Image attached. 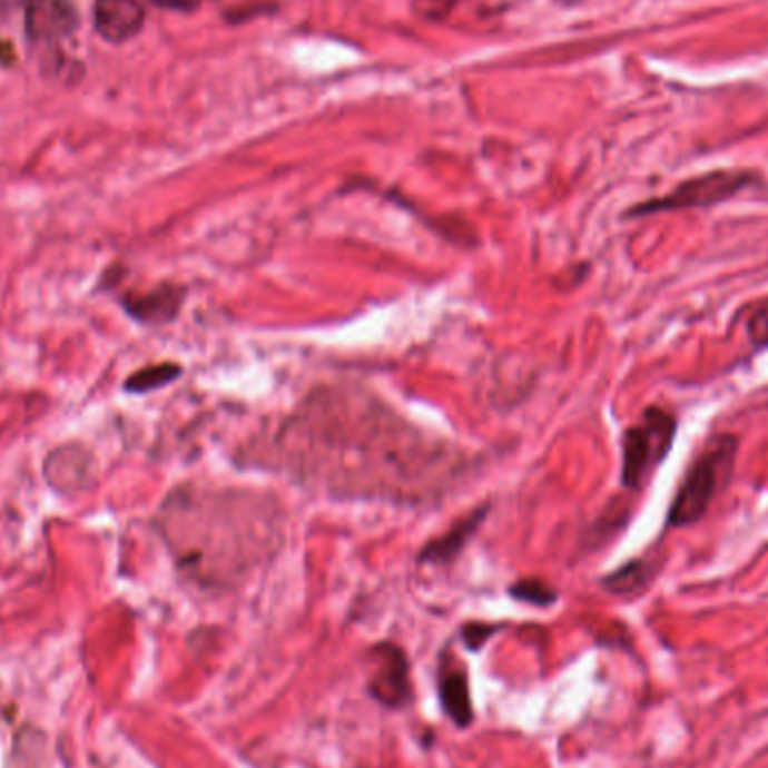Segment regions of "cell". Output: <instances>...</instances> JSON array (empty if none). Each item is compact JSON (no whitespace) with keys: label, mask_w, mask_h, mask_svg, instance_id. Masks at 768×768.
Instances as JSON below:
<instances>
[{"label":"cell","mask_w":768,"mask_h":768,"mask_svg":"<svg viewBox=\"0 0 768 768\" xmlns=\"http://www.w3.org/2000/svg\"><path fill=\"white\" fill-rule=\"evenodd\" d=\"M26 26L32 39L55 41L77 28V12L70 0H30Z\"/></svg>","instance_id":"obj_8"},{"label":"cell","mask_w":768,"mask_h":768,"mask_svg":"<svg viewBox=\"0 0 768 768\" xmlns=\"http://www.w3.org/2000/svg\"><path fill=\"white\" fill-rule=\"evenodd\" d=\"M439 690H441V703L447 717L459 728H467L474 719V710L470 701V686H467L465 670L461 666H443Z\"/></svg>","instance_id":"obj_10"},{"label":"cell","mask_w":768,"mask_h":768,"mask_svg":"<svg viewBox=\"0 0 768 768\" xmlns=\"http://www.w3.org/2000/svg\"><path fill=\"white\" fill-rule=\"evenodd\" d=\"M282 447L299 476L331 492L403 503L434 494L450 463L441 445L427 443L387 407L368 396L355 401L348 392L311 396L284 425Z\"/></svg>","instance_id":"obj_1"},{"label":"cell","mask_w":768,"mask_h":768,"mask_svg":"<svg viewBox=\"0 0 768 768\" xmlns=\"http://www.w3.org/2000/svg\"><path fill=\"white\" fill-rule=\"evenodd\" d=\"M677 434V421L661 407L646 410L638 425L622 436V485L640 490L666 461Z\"/></svg>","instance_id":"obj_3"},{"label":"cell","mask_w":768,"mask_h":768,"mask_svg":"<svg viewBox=\"0 0 768 768\" xmlns=\"http://www.w3.org/2000/svg\"><path fill=\"white\" fill-rule=\"evenodd\" d=\"M757 176L744 169H717L701 176H695L681 185H677L668 196L652 198L646 203H638L629 209L627 216H648L661 211H679V209H695V207H712L726 203L748 189Z\"/></svg>","instance_id":"obj_4"},{"label":"cell","mask_w":768,"mask_h":768,"mask_svg":"<svg viewBox=\"0 0 768 768\" xmlns=\"http://www.w3.org/2000/svg\"><path fill=\"white\" fill-rule=\"evenodd\" d=\"M419 3H421V8L427 10V12L441 14V12H445V10L452 6V0H419Z\"/></svg>","instance_id":"obj_17"},{"label":"cell","mask_w":768,"mask_h":768,"mask_svg":"<svg viewBox=\"0 0 768 768\" xmlns=\"http://www.w3.org/2000/svg\"><path fill=\"white\" fill-rule=\"evenodd\" d=\"M180 375H183V366L180 364H174V362L151 364V366H145V368L136 371L134 375H128L124 380V390L128 394H149V392L167 387V384H171Z\"/></svg>","instance_id":"obj_11"},{"label":"cell","mask_w":768,"mask_h":768,"mask_svg":"<svg viewBox=\"0 0 768 768\" xmlns=\"http://www.w3.org/2000/svg\"><path fill=\"white\" fill-rule=\"evenodd\" d=\"M501 627H494V624H483V622H470L463 627V640H465V646L467 650H481L485 640L499 631Z\"/></svg>","instance_id":"obj_15"},{"label":"cell","mask_w":768,"mask_h":768,"mask_svg":"<svg viewBox=\"0 0 768 768\" xmlns=\"http://www.w3.org/2000/svg\"><path fill=\"white\" fill-rule=\"evenodd\" d=\"M650 580V564L648 562H629L622 569L613 571L602 580V587L616 595H629L638 589H643Z\"/></svg>","instance_id":"obj_12"},{"label":"cell","mask_w":768,"mask_h":768,"mask_svg":"<svg viewBox=\"0 0 768 768\" xmlns=\"http://www.w3.org/2000/svg\"><path fill=\"white\" fill-rule=\"evenodd\" d=\"M95 26L106 41H128L145 26V8L140 0H97Z\"/></svg>","instance_id":"obj_7"},{"label":"cell","mask_w":768,"mask_h":768,"mask_svg":"<svg viewBox=\"0 0 768 768\" xmlns=\"http://www.w3.org/2000/svg\"><path fill=\"white\" fill-rule=\"evenodd\" d=\"M488 518V505L476 508L470 515H465L459 524H454L443 538L430 542L421 555L419 562L423 564H450L470 542V538L479 531V526L483 524V520Z\"/></svg>","instance_id":"obj_9"},{"label":"cell","mask_w":768,"mask_h":768,"mask_svg":"<svg viewBox=\"0 0 768 768\" xmlns=\"http://www.w3.org/2000/svg\"><path fill=\"white\" fill-rule=\"evenodd\" d=\"M185 288L176 284H163L149 293H128L121 306L128 317L145 326H165L174 322L183 308Z\"/></svg>","instance_id":"obj_6"},{"label":"cell","mask_w":768,"mask_h":768,"mask_svg":"<svg viewBox=\"0 0 768 768\" xmlns=\"http://www.w3.org/2000/svg\"><path fill=\"white\" fill-rule=\"evenodd\" d=\"M151 3L169 10H191L198 6V0H151Z\"/></svg>","instance_id":"obj_16"},{"label":"cell","mask_w":768,"mask_h":768,"mask_svg":"<svg viewBox=\"0 0 768 768\" xmlns=\"http://www.w3.org/2000/svg\"><path fill=\"white\" fill-rule=\"evenodd\" d=\"M737 439L730 434L715 436L703 452L695 459L679 485L675 501L670 505L668 524L675 529H686L697 524L717 496L719 490L730 481L737 461Z\"/></svg>","instance_id":"obj_2"},{"label":"cell","mask_w":768,"mask_h":768,"mask_svg":"<svg viewBox=\"0 0 768 768\" xmlns=\"http://www.w3.org/2000/svg\"><path fill=\"white\" fill-rule=\"evenodd\" d=\"M748 337L752 342V346L757 348H768V306L757 308L750 317H748Z\"/></svg>","instance_id":"obj_14"},{"label":"cell","mask_w":768,"mask_h":768,"mask_svg":"<svg viewBox=\"0 0 768 768\" xmlns=\"http://www.w3.org/2000/svg\"><path fill=\"white\" fill-rule=\"evenodd\" d=\"M375 670L368 683V692L375 701L387 708H403L412 699L410 663L401 648L394 643H380L373 650Z\"/></svg>","instance_id":"obj_5"},{"label":"cell","mask_w":768,"mask_h":768,"mask_svg":"<svg viewBox=\"0 0 768 768\" xmlns=\"http://www.w3.org/2000/svg\"><path fill=\"white\" fill-rule=\"evenodd\" d=\"M508 593L520 600V602H529V604H535V607H551L558 602V591L547 584L544 580H538V578H531V580H520L518 584H512L508 589Z\"/></svg>","instance_id":"obj_13"}]
</instances>
